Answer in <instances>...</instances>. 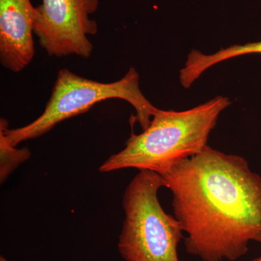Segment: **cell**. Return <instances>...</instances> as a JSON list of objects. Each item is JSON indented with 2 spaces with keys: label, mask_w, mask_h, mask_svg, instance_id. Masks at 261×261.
I'll use <instances>...</instances> for the list:
<instances>
[{
  "label": "cell",
  "mask_w": 261,
  "mask_h": 261,
  "mask_svg": "<svg viewBox=\"0 0 261 261\" xmlns=\"http://www.w3.org/2000/svg\"><path fill=\"white\" fill-rule=\"evenodd\" d=\"M161 176L189 254L234 261L261 243V176L246 159L207 145Z\"/></svg>",
  "instance_id": "obj_1"
},
{
  "label": "cell",
  "mask_w": 261,
  "mask_h": 261,
  "mask_svg": "<svg viewBox=\"0 0 261 261\" xmlns=\"http://www.w3.org/2000/svg\"><path fill=\"white\" fill-rule=\"evenodd\" d=\"M230 105L228 98L219 96L187 111L158 109L148 128L140 135L132 132L125 148L105 161L99 171L137 168L161 175L167 172L203 150L220 115Z\"/></svg>",
  "instance_id": "obj_2"
},
{
  "label": "cell",
  "mask_w": 261,
  "mask_h": 261,
  "mask_svg": "<svg viewBox=\"0 0 261 261\" xmlns=\"http://www.w3.org/2000/svg\"><path fill=\"white\" fill-rule=\"evenodd\" d=\"M121 99L133 106L136 111L134 121L142 129L148 128L158 108L145 97L140 88V75L130 68L121 80L102 83L87 80L64 68L60 70L56 83L44 112L27 126L10 129L8 122L5 133L12 145L45 135L61 122L88 111L101 101Z\"/></svg>",
  "instance_id": "obj_3"
},
{
  "label": "cell",
  "mask_w": 261,
  "mask_h": 261,
  "mask_svg": "<svg viewBox=\"0 0 261 261\" xmlns=\"http://www.w3.org/2000/svg\"><path fill=\"white\" fill-rule=\"evenodd\" d=\"M162 187L161 174L142 170L125 190L118 249L126 261H179L178 246L184 231L175 216L165 212L160 203L158 194Z\"/></svg>",
  "instance_id": "obj_4"
},
{
  "label": "cell",
  "mask_w": 261,
  "mask_h": 261,
  "mask_svg": "<svg viewBox=\"0 0 261 261\" xmlns=\"http://www.w3.org/2000/svg\"><path fill=\"white\" fill-rule=\"evenodd\" d=\"M98 0H42L34 11V33L47 54L58 58L75 55L88 58L93 44L88 36L97 33L90 15Z\"/></svg>",
  "instance_id": "obj_5"
},
{
  "label": "cell",
  "mask_w": 261,
  "mask_h": 261,
  "mask_svg": "<svg viewBox=\"0 0 261 261\" xmlns=\"http://www.w3.org/2000/svg\"><path fill=\"white\" fill-rule=\"evenodd\" d=\"M34 11L30 0H0V62L15 73L34 58Z\"/></svg>",
  "instance_id": "obj_6"
},
{
  "label": "cell",
  "mask_w": 261,
  "mask_h": 261,
  "mask_svg": "<svg viewBox=\"0 0 261 261\" xmlns=\"http://www.w3.org/2000/svg\"><path fill=\"white\" fill-rule=\"evenodd\" d=\"M250 54H261V41L245 44H235L211 55L204 54L197 50L192 51L187 57L185 66L180 70V82L184 87L190 88L192 84L211 67L231 58Z\"/></svg>",
  "instance_id": "obj_7"
},
{
  "label": "cell",
  "mask_w": 261,
  "mask_h": 261,
  "mask_svg": "<svg viewBox=\"0 0 261 261\" xmlns=\"http://www.w3.org/2000/svg\"><path fill=\"white\" fill-rule=\"evenodd\" d=\"M7 120H0V181L1 184L6 181L20 164L31 157L30 150L27 147L15 148L7 138L5 133V126Z\"/></svg>",
  "instance_id": "obj_8"
},
{
  "label": "cell",
  "mask_w": 261,
  "mask_h": 261,
  "mask_svg": "<svg viewBox=\"0 0 261 261\" xmlns=\"http://www.w3.org/2000/svg\"><path fill=\"white\" fill-rule=\"evenodd\" d=\"M0 261H8L5 257L1 256L0 257Z\"/></svg>",
  "instance_id": "obj_9"
},
{
  "label": "cell",
  "mask_w": 261,
  "mask_h": 261,
  "mask_svg": "<svg viewBox=\"0 0 261 261\" xmlns=\"http://www.w3.org/2000/svg\"><path fill=\"white\" fill-rule=\"evenodd\" d=\"M252 261H261V256L257 257V258L254 259V260Z\"/></svg>",
  "instance_id": "obj_10"
}]
</instances>
